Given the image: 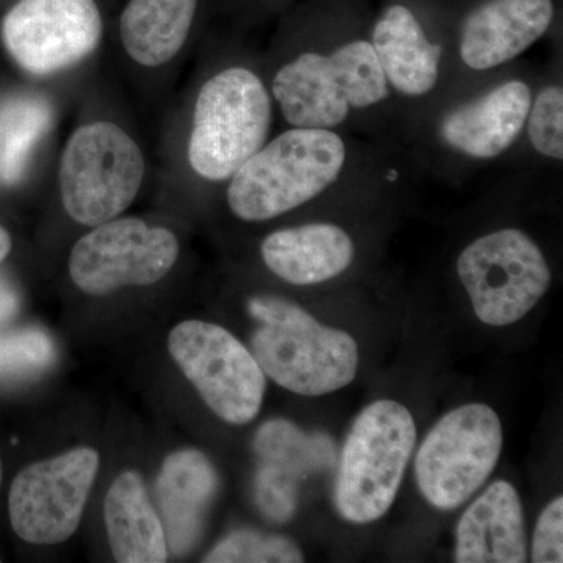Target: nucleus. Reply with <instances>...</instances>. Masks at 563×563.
Here are the masks:
<instances>
[{
  "label": "nucleus",
  "instance_id": "nucleus-1",
  "mask_svg": "<svg viewBox=\"0 0 563 563\" xmlns=\"http://www.w3.org/2000/svg\"><path fill=\"white\" fill-rule=\"evenodd\" d=\"M247 310L261 322L252 335V355L280 387L320 396L357 376L358 347L350 333L322 325L302 307L274 296L252 298Z\"/></svg>",
  "mask_w": 563,
  "mask_h": 563
},
{
  "label": "nucleus",
  "instance_id": "nucleus-2",
  "mask_svg": "<svg viewBox=\"0 0 563 563\" xmlns=\"http://www.w3.org/2000/svg\"><path fill=\"white\" fill-rule=\"evenodd\" d=\"M346 144L331 129L282 133L231 177L228 202L240 220L268 221L298 209L339 179Z\"/></svg>",
  "mask_w": 563,
  "mask_h": 563
},
{
  "label": "nucleus",
  "instance_id": "nucleus-3",
  "mask_svg": "<svg viewBox=\"0 0 563 563\" xmlns=\"http://www.w3.org/2000/svg\"><path fill=\"white\" fill-rule=\"evenodd\" d=\"M273 95L292 128L332 131L351 110L369 109L390 90L372 43L354 40L287 63L274 77Z\"/></svg>",
  "mask_w": 563,
  "mask_h": 563
},
{
  "label": "nucleus",
  "instance_id": "nucleus-4",
  "mask_svg": "<svg viewBox=\"0 0 563 563\" xmlns=\"http://www.w3.org/2000/svg\"><path fill=\"white\" fill-rule=\"evenodd\" d=\"M417 442L412 413L402 404L376 401L362 410L344 443L335 504L346 521L379 520L390 509Z\"/></svg>",
  "mask_w": 563,
  "mask_h": 563
},
{
  "label": "nucleus",
  "instance_id": "nucleus-5",
  "mask_svg": "<svg viewBox=\"0 0 563 563\" xmlns=\"http://www.w3.org/2000/svg\"><path fill=\"white\" fill-rule=\"evenodd\" d=\"M272 101L246 68H229L203 85L196 101L188 161L203 179H231L268 136Z\"/></svg>",
  "mask_w": 563,
  "mask_h": 563
},
{
  "label": "nucleus",
  "instance_id": "nucleus-6",
  "mask_svg": "<svg viewBox=\"0 0 563 563\" xmlns=\"http://www.w3.org/2000/svg\"><path fill=\"white\" fill-rule=\"evenodd\" d=\"M143 176V155L128 133L110 122L84 125L63 154V206L80 224H102L131 206Z\"/></svg>",
  "mask_w": 563,
  "mask_h": 563
},
{
  "label": "nucleus",
  "instance_id": "nucleus-7",
  "mask_svg": "<svg viewBox=\"0 0 563 563\" xmlns=\"http://www.w3.org/2000/svg\"><path fill=\"white\" fill-rule=\"evenodd\" d=\"M503 450V426L485 404H466L444 415L422 440L415 476L437 509L462 506L490 477Z\"/></svg>",
  "mask_w": 563,
  "mask_h": 563
},
{
  "label": "nucleus",
  "instance_id": "nucleus-8",
  "mask_svg": "<svg viewBox=\"0 0 563 563\" xmlns=\"http://www.w3.org/2000/svg\"><path fill=\"white\" fill-rule=\"evenodd\" d=\"M457 274L476 317L496 328L525 318L551 284L542 250L518 229L474 240L459 257Z\"/></svg>",
  "mask_w": 563,
  "mask_h": 563
},
{
  "label": "nucleus",
  "instance_id": "nucleus-9",
  "mask_svg": "<svg viewBox=\"0 0 563 563\" xmlns=\"http://www.w3.org/2000/svg\"><path fill=\"white\" fill-rule=\"evenodd\" d=\"M168 350L221 420L246 424L261 412L265 373L231 332L211 322L184 321L169 333Z\"/></svg>",
  "mask_w": 563,
  "mask_h": 563
},
{
  "label": "nucleus",
  "instance_id": "nucleus-10",
  "mask_svg": "<svg viewBox=\"0 0 563 563\" xmlns=\"http://www.w3.org/2000/svg\"><path fill=\"white\" fill-rule=\"evenodd\" d=\"M179 257V242L168 229L125 218L107 221L74 246L69 274L81 291L110 295L163 279Z\"/></svg>",
  "mask_w": 563,
  "mask_h": 563
},
{
  "label": "nucleus",
  "instance_id": "nucleus-11",
  "mask_svg": "<svg viewBox=\"0 0 563 563\" xmlns=\"http://www.w3.org/2000/svg\"><path fill=\"white\" fill-rule=\"evenodd\" d=\"M99 470V454L77 448L18 474L9 496L14 532L33 544L66 542L80 525Z\"/></svg>",
  "mask_w": 563,
  "mask_h": 563
},
{
  "label": "nucleus",
  "instance_id": "nucleus-12",
  "mask_svg": "<svg viewBox=\"0 0 563 563\" xmlns=\"http://www.w3.org/2000/svg\"><path fill=\"white\" fill-rule=\"evenodd\" d=\"M101 36V13L95 0H21L2 24L7 51L35 76L84 60Z\"/></svg>",
  "mask_w": 563,
  "mask_h": 563
},
{
  "label": "nucleus",
  "instance_id": "nucleus-13",
  "mask_svg": "<svg viewBox=\"0 0 563 563\" xmlns=\"http://www.w3.org/2000/svg\"><path fill=\"white\" fill-rule=\"evenodd\" d=\"M553 18V0H490L463 22L462 62L473 70L498 68L542 38Z\"/></svg>",
  "mask_w": 563,
  "mask_h": 563
},
{
  "label": "nucleus",
  "instance_id": "nucleus-14",
  "mask_svg": "<svg viewBox=\"0 0 563 563\" xmlns=\"http://www.w3.org/2000/svg\"><path fill=\"white\" fill-rule=\"evenodd\" d=\"M528 84L509 80L474 101L448 113L440 136L451 150L474 158L492 161L504 154L520 136L531 109Z\"/></svg>",
  "mask_w": 563,
  "mask_h": 563
},
{
  "label": "nucleus",
  "instance_id": "nucleus-15",
  "mask_svg": "<svg viewBox=\"0 0 563 563\" xmlns=\"http://www.w3.org/2000/svg\"><path fill=\"white\" fill-rule=\"evenodd\" d=\"M218 485L217 470L201 451H177L163 462L157 501L166 544L174 555L190 553L201 540Z\"/></svg>",
  "mask_w": 563,
  "mask_h": 563
},
{
  "label": "nucleus",
  "instance_id": "nucleus-16",
  "mask_svg": "<svg viewBox=\"0 0 563 563\" xmlns=\"http://www.w3.org/2000/svg\"><path fill=\"white\" fill-rule=\"evenodd\" d=\"M523 509L514 485L496 481L465 510L455 531V562L523 563Z\"/></svg>",
  "mask_w": 563,
  "mask_h": 563
},
{
  "label": "nucleus",
  "instance_id": "nucleus-17",
  "mask_svg": "<svg viewBox=\"0 0 563 563\" xmlns=\"http://www.w3.org/2000/svg\"><path fill=\"white\" fill-rule=\"evenodd\" d=\"M354 242L329 222L284 229L266 236L262 257L269 272L292 285H317L335 279L354 261Z\"/></svg>",
  "mask_w": 563,
  "mask_h": 563
},
{
  "label": "nucleus",
  "instance_id": "nucleus-18",
  "mask_svg": "<svg viewBox=\"0 0 563 563\" xmlns=\"http://www.w3.org/2000/svg\"><path fill=\"white\" fill-rule=\"evenodd\" d=\"M369 43L393 90L407 98H421L435 88L442 47L431 43L407 7L393 5L385 11Z\"/></svg>",
  "mask_w": 563,
  "mask_h": 563
},
{
  "label": "nucleus",
  "instance_id": "nucleus-19",
  "mask_svg": "<svg viewBox=\"0 0 563 563\" xmlns=\"http://www.w3.org/2000/svg\"><path fill=\"white\" fill-rule=\"evenodd\" d=\"M107 532L114 561L162 563L168 561V544L162 520L152 507L143 479L135 472L122 473L103 504Z\"/></svg>",
  "mask_w": 563,
  "mask_h": 563
},
{
  "label": "nucleus",
  "instance_id": "nucleus-20",
  "mask_svg": "<svg viewBox=\"0 0 563 563\" xmlns=\"http://www.w3.org/2000/svg\"><path fill=\"white\" fill-rule=\"evenodd\" d=\"M198 0H131L121 16V40L133 60L161 66L179 54Z\"/></svg>",
  "mask_w": 563,
  "mask_h": 563
},
{
  "label": "nucleus",
  "instance_id": "nucleus-21",
  "mask_svg": "<svg viewBox=\"0 0 563 563\" xmlns=\"http://www.w3.org/2000/svg\"><path fill=\"white\" fill-rule=\"evenodd\" d=\"M258 465L301 483L336 462L335 446L325 433H306L287 420L265 422L254 442Z\"/></svg>",
  "mask_w": 563,
  "mask_h": 563
},
{
  "label": "nucleus",
  "instance_id": "nucleus-22",
  "mask_svg": "<svg viewBox=\"0 0 563 563\" xmlns=\"http://www.w3.org/2000/svg\"><path fill=\"white\" fill-rule=\"evenodd\" d=\"M51 125V106L38 96H14L0 103V177L5 184L22 179Z\"/></svg>",
  "mask_w": 563,
  "mask_h": 563
},
{
  "label": "nucleus",
  "instance_id": "nucleus-23",
  "mask_svg": "<svg viewBox=\"0 0 563 563\" xmlns=\"http://www.w3.org/2000/svg\"><path fill=\"white\" fill-rule=\"evenodd\" d=\"M55 344L41 329L0 333V379H22L49 368Z\"/></svg>",
  "mask_w": 563,
  "mask_h": 563
},
{
  "label": "nucleus",
  "instance_id": "nucleus-24",
  "mask_svg": "<svg viewBox=\"0 0 563 563\" xmlns=\"http://www.w3.org/2000/svg\"><path fill=\"white\" fill-rule=\"evenodd\" d=\"M301 550L285 537L236 531L221 540L207 554V563H292L302 562Z\"/></svg>",
  "mask_w": 563,
  "mask_h": 563
},
{
  "label": "nucleus",
  "instance_id": "nucleus-25",
  "mask_svg": "<svg viewBox=\"0 0 563 563\" xmlns=\"http://www.w3.org/2000/svg\"><path fill=\"white\" fill-rule=\"evenodd\" d=\"M528 135L533 150L551 161L563 158V90L550 85L537 95L529 109Z\"/></svg>",
  "mask_w": 563,
  "mask_h": 563
},
{
  "label": "nucleus",
  "instance_id": "nucleus-26",
  "mask_svg": "<svg viewBox=\"0 0 563 563\" xmlns=\"http://www.w3.org/2000/svg\"><path fill=\"white\" fill-rule=\"evenodd\" d=\"M298 483L274 472L268 466L258 465L255 474V503L268 520L285 523L290 520L298 506Z\"/></svg>",
  "mask_w": 563,
  "mask_h": 563
},
{
  "label": "nucleus",
  "instance_id": "nucleus-27",
  "mask_svg": "<svg viewBox=\"0 0 563 563\" xmlns=\"http://www.w3.org/2000/svg\"><path fill=\"white\" fill-rule=\"evenodd\" d=\"M563 498L554 499L540 515L533 533L532 562H563Z\"/></svg>",
  "mask_w": 563,
  "mask_h": 563
},
{
  "label": "nucleus",
  "instance_id": "nucleus-28",
  "mask_svg": "<svg viewBox=\"0 0 563 563\" xmlns=\"http://www.w3.org/2000/svg\"><path fill=\"white\" fill-rule=\"evenodd\" d=\"M20 295L9 280L0 276V322L9 321L20 312Z\"/></svg>",
  "mask_w": 563,
  "mask_h": 563
},
{
  "label": "nucleus",
  "instance_id": "nucleus-29",
  "mask_svg": "<svg viewBox=\"0 0 563 563\" xmlns=\"http://www.w3.org/2000/svg\"><path fill=\"white\" fill-rule=\"evenodd\" d=\"M11 251V239L9 232L0 225V262L5 261Z\"/></svg>",
  "mask_w": 563,
  "mask_h": 563
},
{
  "label": "nucleus",
  "instance_id": "nucleus-30",
  "mask_svg": "<svg viewBox=\"0 0 563 563\" xmlns=\"http://www.w3.org/2000/svg\"><path fill=\"white\" fill-rule=\"evenodd\" d=\"M0 483H2V462H0Z\"/></svg>",
  "mask_w": 563,
  "mask_h": 563
}]
</instances>
